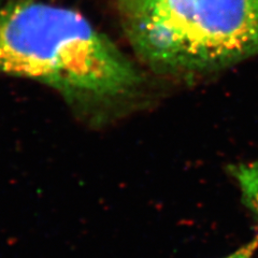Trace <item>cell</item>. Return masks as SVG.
I'll use <instances>...</instances> for the list:
<instances>
[{"label": "cell", "instance_id": "6da1fadb", "mask_svg": "<svg viewBox=\"0 0 258 258\" xmlns=\"http://www.w3.org/2000/svg\"><path fill=\"white\" fill-rule=\"evenodd\" d=\"M0 74L37 81L82 107L128 95L140 82L134 64L83 15L31 0L0 5Z\"/></svg>", "mask_w": 258, "mask_h": 258}, {"label": "cell", "instance_id": "7a4b0ae2", "mask_svg": "<svg viewBox=\"0 0 258 258\" xmlns=\"http://www.w3.org/2000/svg\"><path fill=\"white\" fill-rule=\"evenodd\" d=\"M136 52L169 72L219 69L258 55V0H120Z\"/></svg>", "mask_w": 258, "mask_h": 258}, {"label": "cell", "instance_id": "3957f363", "mask_svg": "<svg viewBox=\"0 0 258 258\" xmlns=\"http://www.w3.org/2000/svg\"><path fill=\"white\" fill-rule=\"evenodd\" d=\"M228 171L241 191L242 201L258 224V157L247 163L231 165Z\"/></svg>", "mask_w": 258, "mask_h": 258}, {"label": "cell", "instance_id": "277c9868", "mask_svg": "<svg viewBox=\"0 0 258 258\" xmlns=\"http://www.w3.org/2000/svg\"><path fill=\"white\" fill-rule=\"evenodd\" d=\"M258 251V233L257 235L246 242L245 244L237 248L235 252L225 256L224 258H254L255 254Z\"/></svg>", "mask_w": 258, "mask_h": 258}]
</instances>
